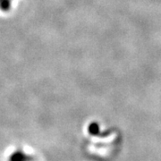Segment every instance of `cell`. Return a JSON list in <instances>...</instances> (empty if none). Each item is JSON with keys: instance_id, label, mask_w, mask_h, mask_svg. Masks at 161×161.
<instances>
[{"instance_id": "cell-2", "label": "cell", "mask_w": 161, "mask_h": 161, "mask_svg": "<svg viewBox=\"0 0 161 161\" xmlns=\"http://www.w3.org/2000/svg\"><path fill=\"white\" fill-rule=\"evenodd\" d=\"M15 2L16 0H0V11H9Z\"/></svg>"}, {"instance_id": "cell-1", "label": "cell", "mask_w": 161, "mask_h": 161, "mask_svg": "<svg viewBox=\"0 0 161 161\" xmlns=\"http://www.w3.org/2000/svg\"><path fill=\"white\" fill-rule=\"evenodd\" d=\"M9 161H32L31 158H30L29 156H27L26 154H24L22 151H18L14 153L13 155L10 157Z\"/></svg>"}]
</instances>
